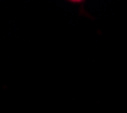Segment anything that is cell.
I'll return each instance as SVG.
<instances>
[{"label": "cell", "instance_id": "obj_1", "mask_svg": "<svg viewBox=\"0 0 127 113\" xmlns=\"http://www.w3.org/2000/svg\"><path fill=\"white\" fill-rule=\"evenodd\" d=\"M70 1H75V3H78V1H82V0H70Z\"/></svg>", "mask_w": 127, "mask_h": 113}]
</instances>
